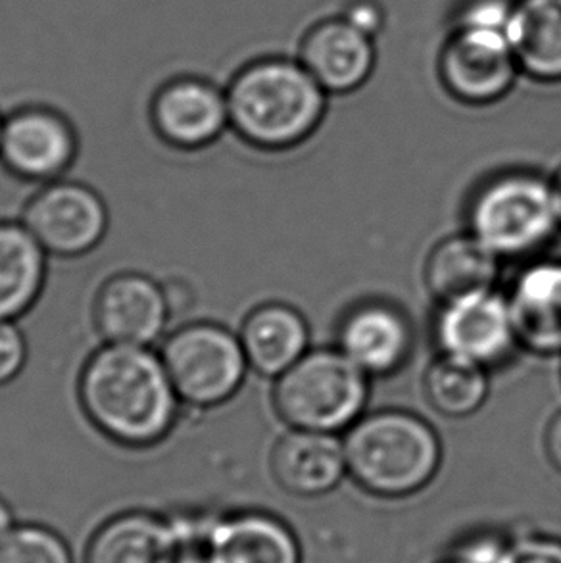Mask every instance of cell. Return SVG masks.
Here are the masks:
<instances>
[{
    "label": "cell",
    "mask_w": 561,
    "mask_h": 563,
    "mask_svg": "<svg viewBox=\"0 0 561 563\" xmlns=\"http://www.w3.org/2000/svg\"><path fill=\"white\" fill-rule=\"evenodd\" d=\"M77 398L97 431L123 449H152L179 421L182 398L160 352L151 346L102 344L87 358Z\"/></svg>",
    "instance_id": "6da1fadb"
},
{
    "label": "cell",
    "mask_w": 561,
    "mask_h": 563,
    "mask_svg": "<svg viewBox=\"0 0 561 563\" xmlns=\"http://www.w3.org/2000/svg\"><path fill=\"white\" fill-rule=\"evenodd\" d=\"M229 128L246 145L283 153L319 130L329 92L302 62L270 56L251 62L226 87Z\"/></svg>",
    "instance_id": "7a4b0ae2"
},
{
    "label": "cell",
    "mask_w": 561,
    "mask_h": 563,
    "mask_svg": "<svg viewBox=\"0 0 561 563\" xmlns=\"http://www.w3.org/2000/svg\"><path fill=\"white\" fill-rule=\"evenodd\" d=\"M342 441L350 479L377 498L400 500L418 495L442 465L439 433L414 411L364 413Z\"/></svg>",
    "instance_id": "3957f363"
},
{
    "label": "cell",
    "mask_w": 561,
    "mask_h": 563,
    "mask_svg": "<svg viewBox=\"0 0 561 563\" xmlns=\"http://www.w3.org/2000/svg\"><path fill=\"white\" fill-rule=\"evenodd\" d=\"M465 229L502 262L539 258L561 231L554 179L527 168L486 177L468 198Z\"/></svg>",
    "instance_id": "277c9868"
},
{
    "label": "cell",
    "mask_w": 561,
    "mask_h": 563,
    "mask_svg": "<svg viewBox=\"0 0 561 563\" xmlns=\"http://www.w3.org/2000/svg\"><path fill=\"white\" fill-rule=\"evenodd\" d=\"M367 400L370 377L337 346L310 349L274 385V408L288 429L346 433Z\"/></svg>",
    "instance_id": "5b68a950"
},
{
    "label": "cell",
    "mask_w": 561,
    "mask_h": 563,
    "mask_svg": "<svg viewBox=\"0 0 561 563\" xmlns=\"http://www.w3.org/2000/svg\"><path fill=\"white\" fill-rule=\"evenodd\" d=\"M160 356L182 402L198 410L229 402L251 372L239 333L213 321L175 329Z\"/></svg>",
    "instance_id": "8992f818"
},
{
    "label": "cell",
    "mask_w": 561,
    "mask_h": 563,
    "mask_svg": "<svg viewBox=\"0 0 561 563\" xmlns=\"http://www.w3.org/2000/svg\"><path fill=\"white\" fill-rule=\"evenodd\" d=\"M439 354L493 369L521 349L504 290L486 289L440 302L432 320Z\"/></svg>",
    "instance_id": "52a82bcc"
},
{
    "label": "cell",
    "mask_w": 561,
    "mask_h": 563,
    "mask_svg": "<svg viewBox=\"0 0 561 563\" xmlns=\"http://www.w3.org/2000/svg\"><path fill=\"white\" fill-rule=\"evenodd\" d=\"M519 76L506 31L454 25L440 48V84L462 104H494L514 89Z\"/></svg>",
    "instance_id": "ba28073f"
},
{
    "label": "cell",
    "mask_w": 561,
    "mask_h": 563,
    "mask_svg": "<svg viewBox=\"0 0 561 563\" xmlns=\"http://www.w3.org/2000/svg\"><path fill=\"white\" fill-rule=\"evenodd\" d=\"M22 223L48 256L79 258L102 243L110 216L92 187L58 179L28 200Z\"/></svg>",
    "instance_id": "9c48e42d"
},
{
    "label": "cell",
    "mask_w": 561,
    "mask_h": 563,
    "mask_svg": "<svg viewBox=\"0 0 561 563\" xmlns=\"http://www.w3.org/2000/svg\"><path fill=\"white\" fill-rule=\"evenodd\" d=\"M77 151L76 128L53 108H18L2 122L0 162L23 181H58L74 166Z\"/></svg>",
    "instance_id": "30bf717a"
},
{
    "label": "cell",
    "mask_w": 561,
    "mask_h": 563,
    "mask_svg": "<svg viewBox=\"0 0 561 563\" xmlns=\"http://www.w3.org/2000/svg\"><path fill=\"white\" fill-rule=\"evenodd\" d=\"M151 123L167 146L202 151L229 130L226 89L202 77L169 79L152 97Z\"/></svg>",
    "instance_id": "8fae6325"
},
{
    "label": "cell",
    "mask_w": 561,
    "mask_h": 563,
    "mask_svg": "<svg viewBox=\"0 0 561 563\" xmlns=\"http://www.w3.org/2000/svg\"><path fill=\"white\" fill-rule=\"evenodd\" d=\"M414 344L410 316L387 300L356 302L337 325V349L370 379L398 374L410 362Z\"/></svg>",
    "instance_id": "7c38bea8"
},
{
    "label": "cell",
    "mask_w": 561,
    "mask_h": 563,
    "mask_svg": "<svg viewBox=\"0 0 561 563\" xmlns=\"http://www.w3.org/2000/svg\"><path fill=\"white\" fill-rule=\"evenodd\" d=\"M169 318L164 285L138 272L108 277L92 302V323L107 344L152 346L164 335Z\"/></svg>",
    "instance_id": "4fadbf2b"
},
{
    "label": "cell",
    "mask_w": 561,
    "mask_h": 563,
    "mask_svg": "<svg viewBox=\"0 0 561 563\" xmlns=\"http://www.w3.org/2000/svg\"><path fill=\"white\" fill-rule=\"evenodd\" d=\"M298 60L329 95H349L372 77L377 64L375 37L344 15L327 18L306 31Z\"/></svg>",
    "instance_id": "5bb4252c"
},
{
    "label": "cell",
    "mask_w": 561,
    "mask_h": 563,
    "mask_svg": "<svg viewBox=\"0 0 561 563\" xmlns=\"http://www.w3.org/2000/svg\"><path fill=\"white\" fill-rule=\"evenodd\" d=\"M504 292L521 349L561 354V260H527Z\"/></svg>",
    "instance_id": "9a60e30c"
},
{
    "label": "cell",
    "mask_w": 561,
    "mask_h": 563,
    "mask_svg": "<svg viewBox=\"0 0 561 563\" xmlns=\"http://www.w3.org/2000/svg\"><path fill=\"white\" fill-rule=\"evenodd\" d=\"M270 472L277 487L296 498L333 493L349 475L344 441L339 434L288 429L275 442Z\"/></svg>",
    "instance_id": "2e32d148"
},
{
    "label": "cell",
    "mask_w": 561,
    "mask_h": 563,
    "mask_svg": "<svg viewBox=\"0 0 561 563\" xmlns=\"http://www.w3.org/2000/svg\"><path fill=\"white\" fill-rule=\"evenodd\" d=\"M212 563H300L295 531L274 514L241 510L221 514L206 544Z\"/></svg>",
    "instance_id": "e0dca14e"
},
{
    "label": "cell",
    "mask_w": 561,
    "mask_h": 563,
    "mask_svg": "<svg viewBox=\"0 0 561 563\" xmlns=\"http://www.w3.org/2000/svg\"><path fill=\"white\" fill-rule=\"evenodd\" d=\"M179 554V539L167 516L128 510L97 527L84 563H175Z\"/></svg>",
    "instance_id": "ac0fdd59"
},
{
    "label": "cell",
    "mask_w": 561,
    "mask_h": 563,
    "mask_svg": "<svg viewBox=\"0 0 561 563\" xmlns=\"http://www.w3.org/2000/svg\"><path fill=\"white\" fill-rule=\"evenodd\" d=\"M239 339L252 372L267 379H277L310 351L308 321L283 302L256 306L244 318Z\"/></svg>",
    "instance_id": "d6986e66"
},
{
    "label": "cell",
    "mask_w": 561,
    "mask_h": 563,
    "mask_svg": "<svg viewBox=\"0 0 561 563\" xmlns=\"http://www.w3.org/2000/svg\"><path fill=\"white\" fill-rule=\"evenodd\" d=\"M501 272L502 260L465 231L432 246L425 262V287L440 305L479 290L496 289Z\"/></svg>",
    "instance_id": "ffe728a7"
},
{
    "label": "cell",
    "mask_w": 561,
    "mask_h": 563,
    "mask_svg": "<svg viewBox=\"0 0 561 563\" xmlns=\"http://www.w3.org/2000/svg\"><path fill=\"white\" fill-rule=\"evenodd\" d=\"M506 33L524 76L560 84L561 0H514Z\"/></svg>",
    "instance_id": "44dd1931"
},
{
    "label": "cell",
    "mask_w": 561,
    "mask_h": 563,
    "mask_svg": "<svg viewBox=\"0 0 561 563\" xmlns=\"http://www.w3.org/2000/svg\"><path fill=\"white\" fill-rule=\"evenodd\" d=\"M46 256L22 221H0V321L20 320L37 305Z\"/></svg>",
    "instance_id": "7402d4cb"
},
{
    "label": "cell",
    "mask_w": 561,
    "mask_h": 563,
    "mask_svg": "<svg viewBox=\"0 0 561 563\" xmlns=\"http://www.w3.org/2000/svg\"><path fill=\"white\" fill-rule=\"evenodd\" d=\"M488 390V369L447 354L432 360L424 377L427 400L444 418L465 419L477 413L485 406Z\"/></svg>",
    "instance_id": "603a6c76"
},
{
    "label": "cell",
    "mask_w": 561,
    "mask_h": 563,
    "mask_svg": "<svg viewBox=\"0 0 561 563\" xmlns=\"http://www.w3.org/2000/svg\"><path fill=\"white\" fill-rule=\"evenodd\" d=\"M0 563H76L68 541L53 527L15 523L0 542Z\"/></svg>",
    "instance_id": "cb8c5ba5"
},
{
    "label": "cell",
    "mask_w": 561,
    "mask_h": 563,
    "mask_svg": "<svg viewBox=\"0 0 561 563\" xmlns=\"http://www.w3.org/2000/svg\"><path fill=\"white\" fill-rule=\"evenodd\" d=\"M514 0H468L455 15L454 25L508 31Z\"/></svg>",
    "instance_id": "d4e9b609"
},
{
    "label": "cell",
    "mask_w": 561,
    "mask_h": 563,
    "mask_svg": "<svg viewBox=\"0 0 561 563\" xmlns=\"http://www.w3.org/2000/svg\"><path fill=\"white\" fill-rule=\"evenodd\" d=\"M498 563H561V541L544 534L514 539L502 552Z\"/></svg>",
    "instance_id": "484cf974"
},
{
    "label": "cell",
    "mask_w": 561,
    "mask_h": 563,
    "mask_svg": "<svg viewBox=\"0 0 561 563\" xmlns=\"http://www.w3.org/2000/svg\"><path fill=\"white\" fill-rule=\"evenodd\" d=\"M28 362V341L15 321H0V387L18 379Z\"/></svg>",
    "instance_id": "4316f807"
},
{
    "label": "cell",
    "mask_w": 561,
    "mask_h": 563,
    "mask_svg": "<svg viewBox=\"0 0 561 563\" xmlns=\"http://www.w3.org/2000/svg\"><path fill=\"white\" fill-rule=\"evenodd\" d=\"M344 18L354 23L356 27L370 33L372 37H377V33L383 30V23H385V15L381 10L380 4L375 0H356V2H350V7L344 12Z\"/></svg>",
    "instance_id": "83f0119b"
},
{
    "label": "cell",
    "mask_w": 561,
    "mask_h": 563,
    "mask_svg": "<svg viewBox=\"0 0 561 563\" xmlns=\"http://www.w3.org/2000/svg\"><path fill=\"white\" fill-rule=\"evenodd\" d=\"M544 449L550 464L561 473V410L550 419L544 433Z\"/></svg>",
    "instance_id": "f1b7e54d"
},
{
    "label": "cell",
    "mask_w": 561,
    "mask_h": 563,
    "mask_svg": "<svg viewBox=\"0 0 561 563\" xmlns=\"http://www.w3.org/2000/svg\"><path fill=\"white\" fill-rule=\"evenodd\" d=\"M15 527L14 511L10 508V504L0 498V542L7 539V534Z\"/></svg>",
    "instance_id": "f546056e"
},
{
    "label": "cell",
    "mask_w": 561,
    "mask_h": 563,
    "mask_svg": "<svg viewBox=\"0 0 561 563\" xmlns=\"http://www.w3.org/2000/svg\"><path fill=\"white\" fill-rule=\"evenodd\" d=\"M175 563H212L206 552H182Z\"/></svg>",
    "instance_id": "4dcf8cb0"
},
{
    "label": "cell",
    "mask_w": 561,
    "mask_h": 563,
    "mask_svg": "<svg viewBox=\"0 0 561 563\" xmlns=\"http://www.w3.org/2000/svg\"><path fill=\"white\" fill-rule=\"evenodd\" d=\"M437 563H473V562H470V560H465V558L458 556V554H452V552H450V554H448L447 558H442V560H440V562H437Z\"/></svg>",
    "instance_id": "1f68e13d"
},
{
    "label": "cell",
    "mask_w": 561,
    "mask_h": 563,
    "mask_svg": "<svg viewBox=\"0 0 561 563\" xmlns=\"http://www.w3.org/2000/svg\"><path fill=\"white\" fill-rule=\"evenodd\" d=\"M556 192H558V200H560L561 208V168L558 169V174L554 177Z\"/></svg>",
    "instance_id": "d6a6232c"
},
{
    "label": "cell",
    "mask_w": 561,
    "mask_h": 563,
    "mask_svg": "<svg viewBox=\"0 0 561 563\" xmlns=\"http://www.w3.org/2000/svg\"><path fill=\"white\" fill-rule=\"evenodd\" d=\"M2 122H4V118L0 115V133H2Z\"/></svg>",
    "instance_id": "836d02e7"
}]
</instances>
